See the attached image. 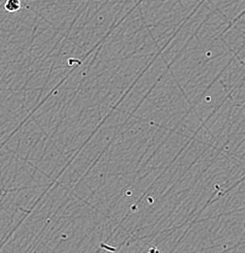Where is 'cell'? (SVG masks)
Instances as JSON below:
<instances>
[{"instance_id": "obj_1", "label": "cell", "mask_w": 245, "mask_h": 253, "mask_svg": "<svg viewBox=\"0 0 245 253\" xmlns=\"http://www.w3.org/2000/svg\"><path fill=\"white\" fill-rule=\"evenodd\" d=\"M20 0H6V2H5V10L9 12H16L20 10Z\"/></svg>"}]
</instances>
